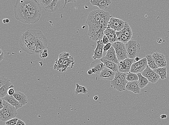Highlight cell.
Returning a JSON list of instances; mask_svg holds the SVG:
<instances>
[{"instance_id":"27","label":"cell","mask_w":169,"mask_h":125,"mask_svg":"<svg viewBox=\"0 0 169 125\" xmlns=\"http://www.w3.org/2000/svg\"><path fill=\"white\" fill-rule=\"evenodd\" d=\"M120 32L131 40L133 36L132 29L127 22H125L124 27Z\"/></svg>"},{"instance_id":"33","label":"cell","mask_w":169,"mask_h":125,"mask_svg":"<svg viewBox=\"0 0 169 125\" xmlns=\"http://www.w3.org/2000/svg\"><path fill=\"white\" fill-rule=\"evenodd\" d=\"M126 80L128 82H132V81H138L139 78L137 74L132 73L129 72L127 73L126 76Z\"/></svg>"},{"instance_id":"7","label":"cell","mask_w":169,"mask_h":125,"mask_svg":"<svg viewBox=\"0 0 169 125\" xmlns=\"http://www.w3.org/2000/svg\"><path fill=\"white\" fill-rule=\"evenodd\" d=\"M125 46L128 58L134 59L137 57L141 49V45L138 42L131 40L125 44Z\"/></svg>"},{"instance_id":"52","label":"cell","mask_w":169,"mask_h":125,"mask_svg":"<svg viewBox=\"0 0 169 125\" xmlns=\"http://www.w3.org/2000/svg\"><path fill=\"white\" fill-rule=\"evenodd\" d=\"M6 23H9V20L8 19H6Z\"/></svg>"},{"instance_id":"40","label":"cell","mask_w":169,"mask_h":125,"mask_svg":"<svg viewBox=\"0 0 169 125\" xmlns=\"http://www.w3.org/2000/svg\"><path fill=\"white\" fill-rule=\"evenodd\" d=\"M48 53L45 52L43 51H42L40 54V57L42 59H46V58L48 57Z\"/></svg>"},{"instance_id":"10","label":"cell","mask_w":169,"mask_h":125,"mask_svg":"<svg viewBox=\"0 0 169 125\" xmlns=\"http://www.w3.org/2000/svg\"><path fill=\"white\" fill-rule=\"evenodd\" d=\"M125 22L120 19L112 17L107 26V29L114 30L116 32H120L124 27Z\"/></svg>"},{"instance_id":"31","label":"cell","mask_w":169,"mask_h":125,"mask_svg":"<svg viewBox=\"0 0 169 125\" xmlns=\"http://www.w3.org/2000/svg\"><path fill=\"white\" fill-rule=\"evenodd\" d=\"M116 34L117 37V41L121 42L124 43V44H126L128 41L131 40L126 35L120 32H116Z\"/></svg>"},{"instance_id":"12","label":"cell","mask_w":169,"mask_h":125,"mask_svg":"<svg viewBox=\"0 0 169 125\" xmlns=\"http://www.w3.org/2000/svg\"><path fill=\"white\" fill-rule=\"evenodd\" d=\"M152 56L158 68H163L167 66V62L164 54L156 52L154 53Z\"/></svg>"},{"instance_id":"24","label":"cell","mask_w":169,"mask_h":125,"mask_svg":"<svg viewBox=\"0 0 169 125\" xmlns=\"http://www.w3.org/2000/svg\"><path fill=\"white\" fill-rule=\"evenodd\" d=\"M100 60L104 63L106 68L112 70L114 72L117 73L119 71L118 64L111 61L106 60L103 57Z\"/></svg>"},{"instance_id":"9","label":"cell","mask_w":169,"mask_h":125,"mask_svg":"<svg viewBox=\"0 0 169 125\" xmlns=\"http://www.w3.org/2000/svg\"><path fill=\"white\" fill-rule=\"evenodd\" d=\"M148 66V61L146 58H144L139 61L132 64L130 72L136 74L141 73Z\"/></svg>"},{"instance_id":"46","label":"cell","mask_w":169,"mask_h":125,"mask_svg":"<svg viewBox=\"0 0 169 125\" xmlns=\"http://www.w3.org/2000/svg\"><path fill=\"white\" fill-rule=\"evenodd\" d=\"M65 4L64 5V7H63V9L65 7L66 5L67 4V3L69 2H76V1H71V0H65Z\"/></svg>"},{"instance_id":"8","label":"cell","mask_w":169,"mask_h":125,"mask_svg":"<svg viewBox=\"0 0 169 125\" xmlns=\"http://www.w3.org/2000/svg\"><path fill=\"white\" fill-rule=\"evenodd\" d=\"M112 46L115 49L117 59L119 61L123 60L127 58V52L124 43L117 41L112 43Z\"/></svg>"},{"instance_id":"22","label":"cell","mask_w":169,"mask_h":125,"mask_svg":"<svg viewBox=\"0 0 169 125\" xmlns=\"http://www.w3.org/2000/svg\"><path fill=\"white\" fill-rule=\"evenodd\" d=\"M62 4V1L60 0H53L51 4L45 10L47 12L52 13L57 11Z\"/></svg>"},{"instance_id":"28","label":"cell","mask_w":169,"mask_h":125,"mask_svg":"<svg viewBox=\"0 0 169 125\" xmlns=\"http://www.w3.org/2000/svg\"><path fill=\"white\" fill-rule=\"evenodd\" d=\"M137 75L139 78L138 82L139 87L140 89L143 88L148 85L149 82L148 79L142 76L141 73H138Z\"/></svg>"},{"instance_id":"15","label":"cell","mask_w":169,"mask_h":125,"mask_svg":"<svg viewBox=\"0 0 169 125\" xmlns=\"http://www.w3.org/2000/svg\"><path fill=\"white\" fill-rule=\"evenodd\" d=\"M90 1L92 6H96L102 10L107 9L112 3L111 0H91Z\"/></svg>"},{"instance_id":"41","label":"cell","mask_w":169,"mask_h":125,"mask_svg":"<svg viewBox=\"0 0 169 125\" xmlns=\"http://www.w3.org/2000/svg\"><path fill=\"white\" fill-rule=\"evenodd\" d=\"M102 40L103 43L104 45L110 43L109 39L108 38V37H106L105 35H104V37H103Z\"/></svg>"},{"instance_id":"48","label":"cell","mask_w":169,"mask_h":125,"mask_svg":"<svg viewBox=\"0 0 169 125\" xmlns=\"http://www.w3.org/2000/svg\"><path fill=\"white\" fill-rule=\"evenodd\" d=\"M163 40L162 38H159L157 39V42H158V43L159 44L162 43L163 41Z\"/></svg>"},{"instance_id":"26","label":"cell","mask_w":169,"mask_h":125,"mask_svg":"<svg viewBox=\"0 0 169 125\" xmlns=\"http://www.w3.org/2000/svg\"><path fill=\"white\" fill-rule=\"evenodd\" d=\"M14 85L11 82L0 88V98H3L7 96L8 94V90L11 88H14Z\"/></svg>"},{"instance_id":"4","label":"cell","mask_w":169,"mask_h":125,"mask_svg":"<svg viewBox=\"0 0 169 125\" xmlns=\"http://www.w3.org/2000/svg\"><path fill=\"white\" fill-rule=\"evenodd\" d=\"M3 101L4 108L0 110V119L6 122L9 120L16 118L18 112L17 109L13 106L4 100Z\"/></svg>"},{"instance_id":"23","label":"cell","mask_w":169,"mask_h":125,"mask_svg":"<svg viewBox=\"0 0 169 125\" xmlns=\"http://www.w3.org/2000/svg\"><path fill=\"white\" fill-rule=\"evenodd\" d=\"M2 99L13 106L16 108L17 110H18V109L21 108L23 107L19 103L18 100L14 97L13 95L9 96L8 95L7 96Z\"/></svg>"},{"instance_id":"6","label":"cell","mask_w":169,"mask_h":125,"mask_svg":"<svg viewBox=\"0 0 169 125\" xmlns=\"http://www.w3.org/2000/svg\"><path fill=\"white\" fill-rule=\"evenodd\" d=\"M106 11L101 9L92 11L89 13L86 23L91 29L98 24L105 13Z\"/></svg>"},{"instance_id":"35","label":"cell","mask_w":169,"mask_h":125,"mask_svg":"<svg viewBox=\"0 0 169 125\" xmlns=\"http://www.w3.org/2000/svg\"><path fill=\"white\" fill-rule=\"evenodd\" d=\"M153 72H154V71L151 69L148 65L146 67V68H145V69L141 73L144 77L148 79L153 74Z\"/></svg>"},{"instance_id":"32","label":"cell","mask_w":169,"mask_h":125,"mask_svg":"<svg viewBox=\"0 0 169 125\" xmlns=\"http://www.w3.org/2000/svg\"><path fill=\"white\" fill-rule=\"evenodd\" d=\"M76 88L75 91V93L76 95L81 93L86 94L88 93V90L85 86H82L78 83H76Z\"/></svg>"},{"instance_id":"43","label":"cell","mask_w":169,"mask_h":125,"mask_svg":"<svg viewBox=\"0 0 169 125\" xmlns=\"http://www.w3.org/2000/svg\"><path fill=\"white\" fill-rule=\"evenodd\" d=\"M15 93V90H14L13 89V88H11L8 90V95H9V96H12V95H14Z\"/></svg>"},{"instance_id":"2","label":"cell","mask_w":169,"mask_h":125,"mask_svg":"<svg viewBox=\"0 0 169 125\" xmlns=\"http://www.w3.org/2000/svg\"><path fill=\"white\" fill-rule=\"evenodd\" d=\"M20 44L21 49L28 54H40L47 48L48 41L42 31L30 29L23 34Z\"/></svg>"},{"instance_id":"49","label":"cell","mask_w":169,"mask_h":125,"mask_svg":"<svg viewBox=\"0 0 169 125\" xmlns=\"http://www.w3.org/2000/svg\"><path fill=\"white\" fill-rule=\"evenodd\" d=\"M87 73L88 74L91 76V75L92 74H93V72H92L91 70H90L87 71Z\"/></svg>"},{"instance_id":"13","label":"cell","mask_w":169,"mask_h":125,"mask_svg":"<svg viewBox=\"0 0 169 125\" xmlns=\"http://www.w3.org/2000/svg\"><path fill=\"white\" fill-rule=\"evenodd\" d=\"M97 46L95 51H93L94 55L92 58L95 60L100 59L103 57V49L105 46L103 43V40H100L97 42Z\"/></svg>"},{"instance_id":"1","label":"cell","mask_w":169,"mask_h":125,"mask_svg":"<svg viewBox=\"0 0 169 125\" xmlns=\"http://www.w3.org/2000/svg\"><path fill=\"white\" fill-rule=\"evenodd\" d=\"M14 12L18 21L26 24H34L40 19L42 8L36 0H18Z\"/></svg>"},{"instance_id":"37","label":"cell","mask_w":169,"mask_h":125,"mask_svg":"<svg viewBox=\"0 0 169 125\" xmlns=\"http://www.w3.org/2000/svg\"><path fill=\"white\" fill-rule=\"evenodd\" d=\"M9 82H10V79L7 78L4 76H1L0 78V88H1Z\"/></svg>"},{"instance_id":"30","label":"cell","mask_w":169,"mask_h":125,"mask_svg":"<svg viewBox=\"0 0 169 125\" xmlns=\"http://www.w3.org/2000/svg\"><path fill=\"white\" fill-rule=\"evenodd\" d=\"M145 57L146 58L147 61H148V66L151 69L154 70L158 68L152 55H151V54H148Z\"/></svg>"},{"instance_id":"17","label":"cell","mask_w":169,"mask_h":125,"mask_svg":"<svg viewBox=\"0 0 169 125\" xmlns=\"http://www.w3.org/2000/svg\"><path fill=\"white\" fill-rule=\"evenodd\" d=\"M69 53L64 52L62 53L59 55V59L56 60V61L54 66V70H59L62 68V65L66 60L70 56Z\"/></svg>"},{"instance_id":"14","label":"cell","mask_w":169,"mask_h":125,"mask_svg":"<svg viewBox=\"0 0 169 125\" xmlns=\"http://www.w3.org/2000/svg\"><path fill=\"white\" fill-rule=\"evenodd\" d=\"M115 74L116 73L105 67L100 73L99 76L102 79L112 81H113L115 78Z\"/></svg>"},{"instance_id":"18","label":"cell","mask_w":169,"mask_h":125,"mask_svg":"<svg viewBox=\"0 0 169 125\" xmlns=\"http://www.w3.org/2000/svg\"><path fill=\"white\" fill-rule=\"evenodd\" d=\"M140 89L139 87L138 81L128 82L127 84L126 90L132 92L134 93H140Z\"/></svg>"},{"instance_id":"34","label":"cell","mask_w":169,"mask_h":125,"mask_svg":"<svg viewBox=\"0 0 169 125\" xmlns=\"http://www.w3.org/2000/svg\"><path fill=\"white\" fill-rule=\"evenodd\" d=\"M160 78V76L154 71V72L148 79L149 82L152 84H155L158 82Z\"/></svg>"},{"instance_id":"36","label":"cell","mask_w":169,"mask_h":125,"mask_svg":"<svg viewBox=\"0 0 169 125\" xmlns=\"http://www.w3.org/2000/svg\"><path fill=\"white\" fill-rule=\"evenodd\" d=\"M53 0H40V4L43 6L44 9H45L47 8L52 3Z\"/></svg>"},{"instance_id":"44","label":"cell","mask_w":169,"mask_h":125,"mask_svg":"<svg viewBox=\"0 0 169 125\" xmlns=\"http://www.w3.org/2000/svg\"><path fill=\"white\" fill-rule=\"evenodd\" d=\"M16 125H26V124L24 121L18 119Z\"/></svg>"},{"instance_id":"38","label":"cell","mask_w":169,"mask_h":125,"mask_svg":"<svg viewBox=\"0 0 169 125\" xmlns=\"http://www.w3.org/2000/svg\"><path fill=\"white\" fill-rule=\"evenodd\" d=\"M18 120V119L16 118L12 119L6 122V125H16Z\"/></svg>"},{"instance_id":"25","label":"cell","mask_w":169,"mask_h":125,"mask_svg":"<svg viewBox=\"0 0 169 125\" xmlns=\"http://www.w3.org/2000/svg\"><path fill=\"white\" fill-rule=\"evenodd\" d=\"M75 63L73 57L72 56H70L64 61L62 68L59 70V71L62 72H64L66 71L68 67L71 66L72 68Z\"/></svg>"},{"instance_id":"29","label":"cell","mask_w":169,"mask_h":125,"mask_svg":"<svg viewBox=\"0 0 169 125\" xmlns=\"http://www.w3.org/2000/svg\"><path fill=\"white\" fill-rule=\"evenodd\" d=\"M156 74L160 76L161 78L164 80L167 78V68L166 67L158 68L153 70Z\"/></svg>"},{"instance_id":"19","label":"cell","mask_w":169,"mask_h":125,"mask_svg":"<svg viewBox=\"0 0 169 125\" xmlns=\"http://www.w3.org/2000/svg\"><path fill=\"white\" fill-rule=\"evenodd\" d=\"M105 68L104 63L100 59L95 60L90 66V69L95 68L96 70L97 75H99L101 71Z\"/></svg>"},{"instance_id":"21","label":"cell","mask_w":169,"mask_h":125,"mask_svg":"<svg viewBox=\"0 0 169 125\" xmlns=\"http://www.w3.org/2000/svg\"><path fill=\"white\" fill-rule=\"evenodd\" d=\"M104 34L109 39L110 43L112 44L117 41L116 32L114 30L107 28L105 31Z\"/></svg>"},{"instance_id":"5","label":"cell","mask_w":169,"mask_h":125,"mask_svg":"<svg viewBox=\"0 0 169 125\" xmlns=\"http://www.w3.org/2000/svg\"><path fill=\"white\" fill-rule=\"evenodd\" d=\"M127 74L118 71L116 73L115 78L111 82V86L117 91L122 92L126 90L128 82L126 80Z\"/></svg>"},{"instance_id":"50","label":"cell","mask_w":169,"mask_h":125,"mask_svg":"<svg viewBox=\"0 0 169 125\" xmlns=\"http://www.w3.org/2000/svg\"><path fill=\"white\" fill-rule=\"evenodd\" d=\"M134 59H135V60L136 61L138 62L139 61H140L141 59L140 57H136Z\"/></svg>"},{"instance_id":"11","label":"cell","mask_w":169,"mask_h":125,"mask_svg":"<svg viewBox=\"0 0 169 125\" xmlns=\"http://www.w3.org/2000/svg\"><path fill=\"white\" fill-rule=\"evenodd\" d=\"M134 60V59L127 58L124 60L119 61L118 64L119 71L126 74L129 72Z\"/></svg>"},{"instance_id":"42","label":"cell","mask_w":169,"mask_h":125,"mask_svg":"<svg viewBox=\"0 0 169 125\" xmlns=\"http://www.w3.org/2000/svg\"><path fill=\"white\" fill-rule=\"evenodd\" d=\"M4 52L1 50V49H0V62L4 60Z\"/></svg>"},{"instance_id":"3","label":"cell","mask_w":169,"mask_h":125,"mask_svg":"<svg viewBox=\"0 0 169 125\" xmlns=\"http://www.w3.org/2000/svg\"><path fill=\"white\" fill-rule=\"evenodd\" d=\"M112 17L109 12H106L99 23L94 27L89 29L88 35L90 38L96 42L102 40L105 31L107 29L109 21Z\"/></svg>"},{"instance_id":"16","label":"cell","mask_w":169,"mask_h":125,"mask_svg":"<svg viewBox=\"0 0 169 125\" xmlns=\"http://www.w3.org/2000/svg\"><path fill=\"white\" fill-rule=\"evenodd\" d=\"M103 58L106 60L111 61L117 64H118L119 61L117 59L115 49L112 46L107 51L106 56Z\"/></svg>"},{"instance_id":"45","label":"cell","mask_w":169,"mask_h":125,"mask_svg":"<svg viewBox=\"0 0 169 125\" xmlns=\"http://www.w3.org/2000/svg\"><path fill=\"white\" fill-rule=\"evenodd\" d=\"M0 102H1V103H0V110H1L4 108V101H3L2 98H1Z\"/></svg>"},{"instance_id":"39","label":"cell","mask_w":169,"mask_h":125,"mask_svg":"<svg viewBox=\"0 0 169 125\" xmlns=\"http://www.w3.org/2000/svg\"><path fill=\"white\" fill-rule=\"evenodd\" d=\"M112 46V44L110 43H109L105 45L103 49V51L104 52H106V51H107Z\"/></svg>"},{"instance_id":"53","label":"cell","mask_w":169,"mask_h":125,"mask_svg":"<svg viewBox=\"0 0 169 125\" xmlns=\"http://www.w3.org/2000/svg\"><path fill=\"white\" fill-rule=\"evenodd\" d=\"M3 23H6V19H4L3 20Z\"/></svg>"},{"instance_id":"47","label":"cell","mask_w":169,"mask_h":125,"mask_svg":"<svg viewBox=\"0 0 169 125\" xmlns=\"http://www.w3.org/2000/svg\"><path fill=\"white\" fill-rule=\"evenodd\" d=\"M160 118L161 119H165L167 118V116L166 115L162 114L160 116Z\"/></svg>"},{"instance_id":"51","label":"cell","mask_w":169,"mask_h":125,"mask_svg":"<svg viewBox=\"0 0 169 125\" xmlns=\"http://www.w3.org/2000/svg\"><path fill=\"white\" fill-rule=\"evenodd\" d=\"M98 96H95L94 97H93L94 100H97L98 99Z\"/></svg>"},{"instance_id":"54","label":"cell","mask_w":169,"mask_h":125,"mask_svg":"<svg viewBox=\"0 0 169 125\" xmlns=\"http://www.w3.org/2000/svg\"><path fill=\"white\" fill-rule=\"evenodd\" d=\"M44 52H45L48 53V50L47 49H45L43 51Z\"/></svg>"},{"instance_id":"20","label":"cell","mask_w":169,"mask_h":125,"mask_svg":"<svg viewBox=\"0 0 169 125\" xmlns=\"http://www.w3.org/2000/svg\"><path fill=\"white\" fill-rule=\"evenodd\" d=\"M13 96L15 97L19 103L23 107L28 102L27 96L26 95L21 92H15Z\"/></svg>"}]
</instances>
